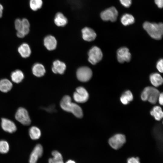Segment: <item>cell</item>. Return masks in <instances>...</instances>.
<instances>
[{"mask_svg": "<svg viewBox=\"0 0 163 163\" xmlns=\"http://www.w3.org/2000/svg\"><path fill=\"white\" fill-rule=\"evenodd\" d=\"M154 2L159 8H161L163 7V0H154Z\"/></svg>", "mask_w": 163, "mask_h": 163, "instance_id": "e575fe53", "label": "cell"}, {"mask_svg": "<svg viewBox=\"0 0 163 163\" xmlns=\"http://www.w3.org/2000/svg\"><path fill=\"white\" fill-rule=\"evenodd\" d=\"M88 60L93 65H95L103 57L101 50L96 46H94L90 49L88 52Z\"/></svg>", "mask_w": 163, "mask_h": 163, "instance_id": "5b68a950", "label": "cell"}, {"mask_svg": "<svg viewBox=\"0 0 163 163\" xmlns=\"http://www.w3.org/2000/svg\"><path fill=\"white\" fill-rule=\"evenodd\" d=\"M70 112L78 118H81L83 116V112L82 108L78 105L75 103H72Z\"/></svg>", "mask_w": 163, "mask_h": 163, "instance_id": "7402d4cb", "label": "cell"}, {"mask_svg": "<svg viewBox=\"0 0 163 163\" xmlns=\"http://www.w3.org/2000/svg\"><path fill=\"white\" fill-rule=\"evenodd\" d=\"M143 27L152 38L161 40L163 34V24L161 22L156 23L146 21L143 24Z\"/></svg>", "mask_w": 163, "mask_h": 163, "instance_id": "6da1fadb", "label": "cell"}, {"mask_svg": "<svg viewBox=\"0 0 163 163\" xmlns=\"http://www.w3.org/2000/svg\"><path fill=\"white\" fill-rule=\"evenodd\" d=\"M120 21L123 25L126 26L133 24L135 21V19L132 14L125 13L121 16Z\"/></svg>", "mask_w": 163, "mask_h": 163, "instance_id": "ffe728a7", "label": "cell"}, {"mask_svg": "<svg viewBox=\"0 0 163 163\" xmlns=\"http://www.w3.org/2000/svg\"><path fill=\"white\" fill-rule=\"evenodd\" d=\"M30 6L31 9L36 11L40 9L43 5L42 0H30Z\"/></svg>", "mask_w": 163, "mask_h": 163, "instance_id": "83f0119b", "label": "cell"}, {"mask_svg": "<svg viewBox=\"0 0 163 163\" xmlns=\"http://www.w3.org/2000/svg\"><path fill=\"white\" fill-rule=\"evenodd\" d=\"M160 94L159 91L155 88L148 86L144 89L141 97L143 101H148L152 104H155L158 101Z\"/></svg>", "mask_w": 163, "mask_h": 163, "instance_id": "7a4b0ae2", "label": "cell"}, {"mask_svg": "<svg viewBox=\"0 0 163 163\" xmlns=\"http://www.w3.org/2000/svg\"><path fill=\"white\" fill-rule=\"evenodd\" d=\"M89 96L88 92L83 87H77L74 93L73 98L74 101L78 103H84L88 100Z\"/></svg>", "mask_w": 163, "mask_h": 163, "instance_id": "52a82bcc", "label": "cell"}, {"mask_svg": "<svg viewBox=\"0 0 163 163\" xmlns=\"http://www.w3.org/2000/svg\"><path fill=\"white\" fill-rule=\"evenodd\" d=\"M53 158L49 159L48 163H64L62 156L57 151H54L52 153Z\"/></svg>", "mask_w": 163, "mask_h": 163, "instance_id": "484cf974", "label": "cell"}, {"mask_svg": "<svg viewBox=\"0 0 163 163\" xmlns=\"http://www.w3.org/2000/svg\"><path fill=\"white\" fill-rule=\"evenodd\" d=\"M66 163H76L75 161L72 160L68 161Z\"/></svg>", "mask_w": 163, "mask_h": 163, "instance_id": "f35d334b", "label": "cell"}, {"mask_svg": "<svg viewBox=\"0 0 163 163\" xmlns=\"http://www.w3.org/2000/svg\"><path fill=\"white\" fill-rule=\"evenodd\" d=\"M44 44L47 49L49 50H52L56 49L57 42L54 37L49 35L44 38Z\"/></svg>", "mask_w": 163, "mask_h": 163, "instance_id": "5bb4252c", "label": "cell"}, {"mask_svg": "<svg viewBox=\"0 0 163 163\" xmlns=\"http://www.w3.org/2000/svg\"><path fill=\"white\" fill-rule=\"evenodd\" d=\"M72 103L70 97L69 95H66L61 99L60 105L63 110L67 112H70Z\"/></svg>", "mask_w": 163, "mask_h": 163, "instance_id": "2e32d148", "label": "cell"}, {"mask_svg": "<svg viewBox=\"0 0 163 163\" xmlns=\"http://www.w3.org/2000/svg\"><path fill=\"white\" fill-rule=\"evenodd\" d=\"M156 68L161 73H162L163 69V59H161L157 62L156 64Z\"/></svg>", "mask_w": 163, "mask_h": 163, "instance_id": "d6a6232c", "label": "cell"}, {"mask_svg": "<svg viewBox=\"0 0 163 163\" xmlns=\"http://www.w3.org/2000/svg\"><path fill=\"white\" fill-rule=\"evenodd\" d=\"M126 141L125 135L121 134H117L111 137L109 140L108 143L112 148L117 150L120 148Z\"/></svg>", "mask_w": 163, "mask_h": 163, "instance_id": "8992f818", "label": "cell"}, {"mask_svg": "<svg viewBox=\"0 0 163 163\" xmlns=\"http://www.w3.org/2000/svg\"><path fill=\"white\" fill-rule=\"evenodd\" d=\"M53 21L55 24L57 26L63 27L68 23V19L62 12L59 11L55 14Z\"/></svg>", "mask_w": 163, "mask_h": 163, "instance_id": "4fadbf2b", "label": "cell"}, {"mask_svg": "<svg viewBox=\"0 0 163 163\" xmlns=\"http://www.w3.org/2000/svg\"><path fill=\"white\" fill-rule=\"evenodd\" d=\"M18 50L21 56L24 58L29 57L31 53L30 47L26 43L21 44L18 47Z\"/></svg>", "mask_w": 163, "mask_h": 163, "instance_id": "d6986e66", "label": "cell"}, {"mask_svg": "<svg viewBox=\"0 0 163 163\" xmlns=\"http://www.w3.org/2000/svg\"><path fill=\"white\" fill-rule=\"evenodd\" d=\"M133 99V96L131 91L129 90L125 91L121 96L120 101L124 105H126Z\"/></svg>", "mask_w": 163, "mask_h": 163, "instance_id": "d4e9b609", "label": "cell"}, {"mask_svg": "<svg viewBox=\"0 0 163 163\" xmlns=\"http://www.w3.org/2000/svg\"><path fill=\"white\" fill-rule=\"evenodd\" d=\"M14 25L15 28L17 31H21L22 27L21 20L20 19H16L14 22Z\"/></svg>", "mask_w": 163, "mask_h": 163, "instance_id": "4dcf8cb0", "label": "cell"}, {"mask_svg": "<svg viewBox=\"0 0 163 163\" xmlns=\"http://www.w3.org/2000/svg\"><path fill=\"white\" fill-rule=\"evenodd\" d=\"M117 57L118 61L120 63L129 62L131 59V55L128 48L123 47L119 48L117 51Z\"/></svg>", "mask_w": 163, "mask_h": 163, "instance_id": "9c48e42d", "label": "cell"}, {"mask_svg": "<svg viewBox=\"0 0 163 163\" xmlns=\"http://www.w3.org/2000/svg\"><path fill=\"white\" fill-rule=\"evenodd\" d=\"M149 78L151 84L155 87L159 86L163 83V78L159 73H155L151 74Z\"/></svg>", "mask_w": 163, "mask_h": 163, "instance_id": "ac0fdd59", "label": "cell"}, {"mask_svg": "<svg viewBox=\"0 0 163 163\" xmlns=\"http://www.w3.org/2000/svg\"><path fill=\"white\" fill-rule=\"evenodd\" d=\"M15 119L24 125H29L31 120L27 110L23 107L19 108L15 115Z\"/></svg>", "mask_w": 163, "mask_h": 163, "instance_id": "277c9868", "label": "cell"}, {"mask_svg": "<svg viewBox=\"0 0 163 163\" xmlns=\"http://www.w3.org/2000/svg\"><path fill=\"white\" fill-rule=\"evenodd\" d=\"M83 39L88 41H91L96 38L97 35L95 31L91 28L85 27L82 30Z\"/></svg>", "mask_w": 163, "mask_h": 163, "instance_id": "7c38bea8", "label": "cell"}, {"mask_svg": "<svg viewBox=\"0 0 163 163\" xmlns=\"http://www.w3.org/2000/svg\"><path fill=\"white\" fill-rule=\"evenodd\" d=\"M43 152V149L42 145L40 144H37L30 155L29 163H37L38 158L42 156Z\"/></svg>", "mask_w": 163, "mask_h": 163, "instance_id": "8fae6325", "label": "cell"}, {"mask_svg": "<svg viewBox=\"0 0 163 163\" xmlns=\"http://www.w3.org/2000/svg\"><path fill=\"white\" fill-rule=\"evenodd\" d=\"M22 27L21 31L25 36L29 32L30 24L28 20L26 18L21 20Z\"/></svg>", "mask_w": 163, "mask_h": 163, "instance_id": "f1b7e54d", "label": "cell"}, {"mask_svg": "<svg viewBox=\"0 0 163 163\" xmlns=\"http://www.w3.org/2000/svg\"><path fill=\"white\" fill-rule=\"evenodd\" d=\"M12 87V83L8 79H3L0 81V91L3 92H8Z\"/></svg>", "mask_w": 163, "mask_h": 163, "instance_id": "44dd1931", "label": "cell"}, {"mask_svg": "<svg viewBox=\"0 0 163 163\" xmlns=\"http://www.w3.org/2000/svg\"><path fill=\"white\" fill-rule=\"evenodd\" d=\"M66 68V65L64 62L56 60L53 62L52 70L55 73L62 74L64 73Z\"/></svg>", "mask_w": 163, "mask_h": 163, "instance_id": "9a60e30c", "label": "cell"}, {"mask_svg": "<svg viewBox=\"0 0 163 163\" xmlns=\"http://www.w3.org/2000/svg\"><path fill=\"white\" fill-rule=\"evenodd\" d=\"M150 113L157 121L161 120L163 117L162 109L161 107L158 106L154 107L150 111Z\"/></svg>", "mask_w": 163, "mask_h": 163, "instance_id": "603a6c76", "label": "cell"}, {"mask_svg": "<svg viewBox=\"0 0 163 163\" xmlns=\"http://www.w3.org/2000/svg\"><path fill=\"white\" fill-rule=\"evenodd\" d=\"M32 71L33 74L38 77H40L43 76L46 72L44 66L42 64L37 63L33 66Z\"/></svg>", "mask_w": 163, "mask_h": 163, "instance_id": "e0dca14e", "label": "cell"}, {"mask_svg": "<svg viewBox=\"0 0 163 163\" xmlns=\"http://www.w3.org/2000/svg\"><path fill=\"white\" fill-rule=\"evenodd\" d=\"M9 145L8 142L4 140L0 141V152L5 154L8 152L9 150Z\"/></svg>", "mask_w": 163, "mask_h": 163, "instance_id": "f546056e", "label": "cell"}, {"mask_svg": "<svg viewBox=\"0 0 163 163\" xmlns=\"http://www.w3.org/2000/svg\"><path fill=\"white\" fill-rule=\"evenodd\" d=\"M127 163H140L139 159L137 157L130 158L128 159Z\"/></svg>", "mask_w": 163, "mask_h": 163, "instance_id": "836d02e7", "label": "cell"}, {"mask_svg": "<svg viewBox=\"0 0 163 163\" xmlns=\"http://www.w3.org/2000/svg\"><path fill=\"white\" fill-rule=\"evenodd\" d=\"M121 5L125 8H129L131 5L132 0H119Z\"/></svg>", "mask_w": 163, "mask_h": 163, "instance_id": "1f68e13d", "label": "cell"}, {"mask_svg": "<svg viewBox=\"0 0 163 163\" xmlns=\"http://www.w3.org/2000/svg\"><path fill=\"white\" fill-rule=\"evenodd\" d=\"M11 78L13 82L18 83L21 82L23 80L24 78V75L21 70H17L11 73Z\"/></svg>", "mask_w": 163, "mask_h": 163, "instance_id": "cb8c5ba5", "label": "cell"}, {"mask_svg": "<svg viewBox=\"0 0 163 163\" xmlns=\"http://www.w3.org/2000/svg\"><path fill=\"white\" fill-rule=\"evenodd\" d=\"M3 10V7L0 4V18L2 16V12Z\"/></svg>", "mask_w": 163, "mask_h": 163, "instance_id": "74e56055", "label": "cell"}, {"mask_svg": "<svg viewBox=\"0 0 163 163\" xmlns=\"http://www.w3.org/2000/svg\"><path fill=\"white\" fill-rule=\"evenodd\" d=\"M77 77L79 80L82 82H86L91 78L92 72L88 67L83 66L79 68L76 73Z\"/></svg>", "mask_w": 163, "mask_h": 163, "instance_id": "ba28073f", "label": "cell"}, {"mask_svg": "<svg viewBox=\"0 0 163 163\" xmlns=\"http://www.w3.org/2000/svg\"><path fill=\"white\" fill-rule=\"evenodd\" d=\"M29 133L30 138L33 140L38 139L41 135L40 130L35 126H32L30 128Z\"/></svg>", "mask_w": 163, "mask_h": 163, "instance_id": "4316f807", "label": "cell"}, {"mask_svg": "<svg viewBox=\"0 0 163 163\" xmlns=\"http://www.w3.org/2000/svg\"><path fill=\"white\" fill-rule=\"evenodd\" d=\"M158 101L159 104L161 105H162L163 102V94L162 92L160 93L158 96Z\"/></svg>", "mask_w": 163, "mask_h": 163, "instance_id": "d590c367", "label": "cell"}, {"mask_svg": "<svg viewBox=\"0 0 163 163\" xmlns=\"http://www.w3.org/2000/svg\"><path fill=\"white\" fill-rule=\"evenodd\" d=\"M118 12L117 8L114 6L108 8L101 12L100 17L104 21H110L115 22L117 20Z\"/></svg>", "mask_w": 163, "mask_h": 163, "instance_id": "3957f363", "label": "cell"}, {"mask_svg": "<svg viewBox=\"0 0 163 163\" xmlns=\"http://www.w3.org/2000/svg\"><path fill=\"white\" fill-rule=\"evenodd\" d=\"M1 125L4 131L10 133H13L17 130V127L14 123L12 121L5 118L2 119Z\"/></svg>", "mask_w": 163, "mask_h": 163, "instance_id": "30bf717a", "label": "cell"}, {"mask_svg": "<svg viewBox=\"0 0 163 163\" xmlns=\"http://www.w3.org/2000/svg\"><path fill=\"white\" fill-rule=\"evenodd\" d=\"M17 35L18 37L21 38H23L25 36V35L20 31H17Z\"/></svg>", "mask_w": 163, "mask_h": 163, "instance_id": "8d00e7d4", "label": "cell"}]
</instances>
